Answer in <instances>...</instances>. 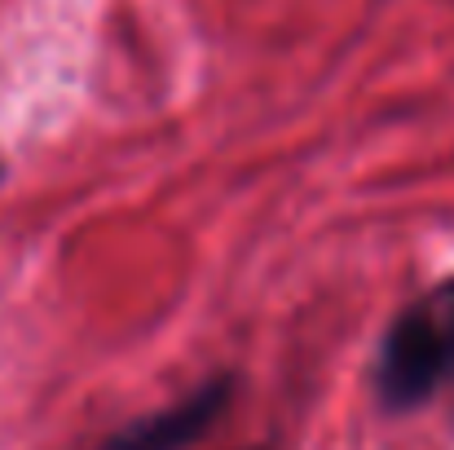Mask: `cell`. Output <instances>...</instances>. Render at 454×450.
<instances>
[{"instance_id": "cell-1", "label": "cell", "mask_w": 454, "mask_h": 450, "mask_svg": "<svg viewBox=\"0 0 454 450\" xmlns=\"http://www.w3.org/2000/svg\"><path fill=\"white\" fill-rule=\"evenodd\" d=\"M454 384V279L406 304L388 327L375 362L384 411H415Z\"/></svg>"}, {"instance_id": "cell-2", "label": "cell", "mask_w": 454, "mask_h": 450, "mask_svg": "<svg viewBox=\"0 0 454 450\" xmlns=\"http://www.w3.org/2000/svg\"><path fill=\"white\" fill-rule=\"evenodd\" d=\"M230 393H234V380L216 375V380L190 389L185 398H176L172 407L151 411L146 420H133V424L115 429L98 450H185L216 424Z\"/></svg>"}]
</instances>
